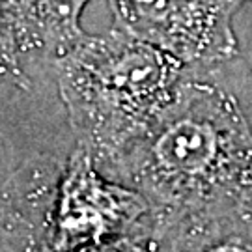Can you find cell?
Instances as JSON below:
<instances>
[{"label": "cell", "mask_w": 252, "mask_h": 252, "mask_svg": "<svg viewBox=\"0 0 252 252\" xmlns=\"http://www.w3.org/2000/svg\"><path fill=\"white\" fill-rule=\"evenodd\" d=\"M107 178L148 202L152 235L252 207V129L230 92L187 73L170 105Z\"/></svg>", "instance_id": "cell-1"}, {"label": "cell", "mask_w": 252, "mask_h": 252, "mask_svg": "<svg viewBox=\"0 0 252 252\" xmlns=\"http://www.w3.org/2000/svg\"><path fill=\"white\" fill-rule=\"evenodd\" d=\"M77 146L107 178L144 136L189 73L170 54L110 28L53 60Z\"/></svg>", "instance_id": "cell-2"}, {"label": "cell", "mask_w": 252, "mask_h": 252, "mask_svg": "<svg viewBox=\"0 0 252 252\" xmlns=\"http://www.w3.org/2000/svg\"><path fill=\"white\" fill-rule=\"evenodd\" d=\"M129 235H152L148 202L136 190L105 178L90 155L75 146L56 185L51 252Z\"/></svg>", "instance_id": "cell-3"}, {"label": "cell", "mask_w": 252, "mask_h": 252, "mask_svg": "<svg viewBox=\"0 0 252 252\" xmlns=\"http://www.w3.org/2000/svg\"><path fill=\"white\" fill-rule=\"evenodd\" d=\"M112 27L170 54L185 67L237 54L234 15L245 0H107Z\"/></svg>", "instance_id": "cell-4"}, {"label": "cell", "mask_w": 252, "mask_h": 252, "mask_svg": "<svg viewBox=\"0 0 252 252\" xmlns=\"http://www.w3.org/2000/svg\"><path fill=\"white\" fill-rule=\"evenodd\" d=\"M62 164L53 157H36L0 181V252H51Z\"/></svg>", "instance_id": "cell-5"}, {"label": "cell", "mask_w": 252, "mask_h": 252, "mask_svg": "<svg viewBox=\"0 0 252 252\" xmlns=\"http://www.w3.org/2000/svg\"><path fill=\"white\" fill-rule=\"evenodd\" d=\"M90 0H8L21 51L54 60L86 32L81 15Z\"/></svg>", "instance_id": "cell-6"}, {"label": "cell", "mask_w": 252, "mask_h": 252, "mask_svg": "<svg viewBox=\"0 0 252 252\" xmlns=\"http://www.w3.org/2000/svg\"><path fill=\"white\" fill-rule=\"evenodd\" d=\"M153 239L159 252H252V207L189 219Z\"/></svg>", "instance_id": "cell-7"}, {"label": "cell", "mask_w": 252, "mask_h": 252, "mask_svg": "<svg viewBox=\"0 0 252 252\" xmlns=\"http://www.w3.org/2000/svg\"><path fill=\"white\" fill-rule=\"evenodd\" d=\"M0 82H9L25 90L30 86L8 0H0Z\"/></svg>", "instance_id": "cell-8"}, {"label": "cell", "mask_w": 252, "mask_h": 252, "mask_svg": "<svg viewBox=\"0 0 252 252\" xmlns=\"http://www.w3.org/2000/svg\"><path fill=\"white\" fill-rule=\"evenodd\" d=\"M67 252H159L153 235H129L103 243L86 245Z\"/></svg>", "instance_id": "cell-9"}]
</instances>
